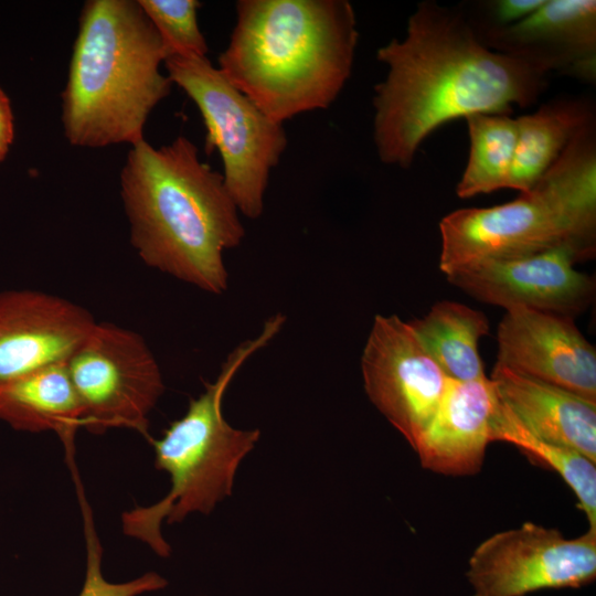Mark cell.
<instances>
[{
	"label": "cell",
	"instance_id": "6da1fadb",
	"mask_svg": "<svg viewBox=\"0 0 596 596\" xmlns=\"http://www.w3.org/2000/svg\"><path fill=\"white\" fill-rule=\"evenodd\" d=\"M376 58L387 73L374 86L373 140L383 163L403 169L446 123L533 105L550 75L489 49L466 13L435 1L417 4L405 36L379 47Z\"/></svg>",
	"mask_w": 596,
	"mask_h": 596
},
{
	"label": "cell",
	"instance_id": "5bb4252c",
	"mask_svg": "<svg viewBox=\"0 0 596 596\" xmlns=\"http://www.w3.org/2000/svg\"><path fill=\"white\" fill-rule=\"evenodd\" d=\"M476 33L489 49L525 60L547 73L560 71L588 82L595 79L594 0H546L511 26Z\"/></svg>",
	"mask_w": 596,
	"mask_h": 596
},
{
	"label": "cell",
	"instance_id": "ac0fdd59",
	"mask_svg": "<svg viewBox=\"0 0 596 596\" xmlns=\"http://www.w3.org/2000/svg\"><path fill=\"white\" fill-rule=\"evenodd\" d=\"M518 139L507 189L526 192L560 158L572 139L595 121L590 100L564 97L515 118Z\"/></svg>",
	"mask_w": 596,
	"mask_h": 596
},
{
	"label": "cell",
	"instance_id": "ffe728a7",
	"mask_svg": "<svg viewBox=\"0 0 596 596\" xmlns=\"http://www.w3.org/2000/svg\"><path fill=\"white\" fill-rule=\"evenodd\" d=\"M491 441L514 445L555 470L575 493L578 508L585 513L589 528L596 529V466L594 461L571 447L547 440L533 433L500 396L491 419Z\"/></svg>",
	"mask_w": 596,
	"mask_h": 596
},
{
	"label": "cell",
	"instance_id": "277c9868",
	"mask_svg": "<svg viewBox=\"0 0 596 596\" xmlns=\"http://www.w3.org/2000/svg\"><path fill=\"white\" fill-rule=\"evenodd\" d=\"M168 54L138 1L85 2L63 92L66 139L77 147L134 146L172 82Z\"/></svg>",
	"mask_w": 596,
	"mask_h": 596
},
{
	"label": "cell",
	"instance_id": "603a6c76",
	"mask_svg": "<svg viewBox=\"0 0 596 596\" xmlns=\"http://www.w3.org/2000/svg\"><path fill=\"white\" fill-rule=\"evenodd\" d=\"M86 577L79 596H137L166 586L157 573H147L126 583H109L102 573V546L89 521H86Z\"/></svg>",
	"mask_w": 596,
	"mask_h": 596
},
{
	"label": "cell",
	"instance_id": "3957f363",
	"mask_svg": "<svg viewBox=\"0 0 596 596\" xmlns=\"http://www.w3.org/2000/svg\"><path fill=\"white\" fill-rule=\"evenodd\" d=\"M219 70L283 124L327 109L351 76L359 33L348 0H238Z\"/></svg>",
	"mask_w": 596,
	"mask_h": 596
},
{
	"label": "cell",
	"instance_id": "ba28073f",
	"mask_svg": "<svg viewBox=\"0 0 596 596\" xmlns=\"http://www.w3.org/2000/svg\"><path fill=\"white\" fill-rule=\"evenodd\" d=\"M66 366L94 434L130 428L148 435L149 414L164 391L159 364L143 338L111 322H96Z\"/></svg>",
	"mask_w": 596,
	"mask_h": 596
},
{
	"label": "cell",
	"instance_id": "7402d4cb",
	"mask_svg": "<svg viewBox=\"0 0 596 596\" xmlns=\"http://www.w3.org/2000/svg\"><path fill=\"white\" fill-rule=\"evenodd\" d=\"M138 3L158 32L168 57L206 56L209 47L198 23L199 1L138 0Z\"/></svg>",
	"mask_w": 596,
	"mask_h": 596
},
{
	"label": "cell",
	"instance_id": "4fadbf2b",
	"mask_svg": "<svg viewBox=\"0 0 596 596\" xmlns=\"http://www.w3.org/2000/svg\"><path fill=\"white\" fill-rule=\"evenodd\" d=\"M96 322L85 308L55 295L0 291V385L66 362Z\"/></svg>",
	"mask_w": 596,
	"mask_h": 596
},
{
	"label": "cell",
	"instance_id": "7a4b0ae2",
	"mask_svg": "<svg viewBox=\"0 0 596 596\" xmlns=\"http://www.w3.org/2000/svg\"><path fill=\"white\" fill-rule=\"evenodd\" d=\"M130 240L143 263L209 294L228 288L223 253L245 237L223 174L179 136L131 146L120 173Z\"/></svg>",
	"mask_w": 596,
	"mask_h": 596
},
{
	"label": "cell",
	"instance_id": "d6986e66",
	"mask_svg": "<svg viewBox=\"0 0 596 596\" xmlns=\"http://www.w3.org/2000/svg\"><path fill=\"white\" fill-rule=\"evenodd\" d=\"M409 324L448 379L473 381L486 377L479 342L489 333L490 324L482 311L461 302L441 300Z\"/></svg>",
	"mask_w": 596,
	"mask_h": 596
},
{
	"label": "cell",
	"instance_id": "5b68a950",
	"mask_svg": "<svg viewBox=\"0 0 596 596\" xmlns=\"http://www.w3.org/2000/svg\"><path fill=\"white\" fill-rule=\"evenodd\" d=\"M439 269L572 247L596 248V126L583 128L532 189L504 204L456 210L439 223Z\"/></svg>",
	"mask_w": 596,
	"mask_h": 596
},
{
	"label": "cell",
	"instance_id": "d4e9b609",
	"mask_svg": "<svg viewBox=\"0 0 596 596\" xmlns=\"http://www.w3.org/2000/svg\"><path fill=\"white\" fill-rule=\"evenodd\" d=\"M13 116L10 102L0 88V161L6 157L13 140Z\"/></svg>",
	"mask_w": 596,
	"mask_h": 596
},
{
	"label": "cell",
	"instance_id": "cb8c5ba5",
	"mask_svg": "<svg viewBox=\"0 0 596 596\" xmlns=\"http://www.w3.org/2000/svg\"><path fill=\"white\" fill-rule=\"evenodd\" d=\"M546 0H492L482 7L485 17L470 20L473 29L479 31L497 30L511 26L530 17L540 9ZM467 15V14H466Z\"/></svg>",
	"mask_w": 596,
	"mask_h": 596
},
{
	"label": "cell",
	"instance_id": "8fae6325",
	"mask_svg": "<svg viewBox=\"0 0 596 596\" xmlns=\"http://www.w3.org/2000/svg\"><path fill=\"white\" fill-rule=\"evenodd\" d=\"M585 259L572 247H558L520 258L472 263L446 278L473 299L504 310L523 307L575 319L595 298V279L575 268Z\"/></svg>",
	"mask_w": 596,
	"mask_h": 596
},
{
	"label": "cell",
	"instance_id": "e0dca14e",
	"mask_svg": "<svg viewBox=\"0 0 596 596\" xmlns=\"http://www.w3.org/2000/svg\"><path fill=\"white\" fill-rule=\"evenodd\" d=\"M0 419L17 430L54 432L65 441L83 427V409L66 362L0 385Z\"/></svg>",
	"mask_w": 596,
	"mask_h": 596
},
{
	"label": "cell",
	"instance_id": "2e32d148",
	"mask_svg": "<svg viewBox=\"0 0 596 596\" xmlns=\"http://www.w3.org/2000/svg\"><path fill=\"white\" fill-rule=\"evenodd\" d=\"M490 376L501 400L529 429L596 462V402L497 363Z\"/></svg>",
	"mask_w": 596,
	"mask_h": 596
},
{
	"label": "cell",
	"instance_id": "8992f818",
	"mask_svg": "<svg viewBox=\"0 0 596 596\" xmlns=\"http://www.w3.org/2000/svg\"><path fill=\"white\" fill-rule=\"evenodd\" d=\"M285 320L284 315H274L256 337L241 342L227 355L215 381L152 441L155 465L169 473L171 489L159 502L125 512L121 522L127 535L149 544L158 555L168 556L171 551L161 534L162 520L171 524L194 512L207 514L232 493L236 470L254 449L260 432L230 425L222 412L223 396L242 365L280 332Z\"/></svg>",
	"mask_w": 596,
	"mask_h": 596
},
{
	"label": "cell",
	"instance_id": "9c48e42d",
	"mask_svg": "<svg viewBox=\"0 0 596 596\" xmlns=\"http://www.w3.org/2000/svg\"><path fill=\"white\" fill-rule=\"evenodd\" d=\"M466 576L471 596L583 587L596 577V529L574 539L533 522L498 532L473 550Z\"/></svg>",
	"mask_w": 596,
	"mask_h": 596
},
{
	"label": "cell",
	"instance_id": "30bf717a",
	"mask_svg": "<svg viewBox=\"0 0 596 596\" xmlns=\"http://www.w3.org/2000/svg\"><path fill=\"white\" fill-rule=\"evenodd\" d=\"M360 363L369 400L415 449L448 377L396 315L374 317Z\"/></svg>",
	"mask_w": 596,
	"mask_h": 596
},
{
	"label": "cell",
	"instance_id": "9a60e30c",
	"mask_svg": "<svg viewBox=\"0 0 596 596\" xmlns=\"http://www.w3.org/2000/svg\"><path fill=\"white\" fill-rule=\"evenodd\" d=\"M498 397L490 377L448 379L436 413L414 449L423 468L446 476L477 473L491 443Z\"/></svg>",
	"mask_w": 596,
	"mask_h": 596
},
{
	"label": "cell",
	"instance_id": "52a82bcc",
	"mask_svg": "<svg viewBox=\"0 0 596 596\" xmlns=\"http://www.w3.org/2000/svg\"><path fill=\"white\" fill-rule=\"evenodd\" d=\"M164 65L170 81L198 106L205 149L219 151L224 184L240 213L258 219L270 171L288 145L283 124L266 116L206 56L172 55Z\"/></svg>",
	"mask_w": 596,
	"mask_h": 596
},
{
	"label": "cell",
	"instance_id": "44dd1931",
	"mask_svg": "<svg viewBox=\"0 0 596 596\" xmlns=\"http://www.w3.org/2000/svg\"><path fill=\"white\" fill-rule=\"evenodd\" d=\"M470 150L456 193L461 199L507 189L518 126L509 115L476 114L465 118Z\"/></svg>",
	"mask_w": 596,
	"mask_h": 596
},
{
	"label": "cell",
	"instance_id": "7c38bea8",
	"mask_svg": "<svg viewBox=\"0 0 596 596\" xmlns=\"http://www.w3.org/2000/svg\"><path fill=\"white\" fill-rule=\"evenodd\" d=\"M497 339V364L596 402V350L573 318L509 308Z\"/></svg>",
	"mask_w": 596,
	"mask_h": 596
}]
</instances>
